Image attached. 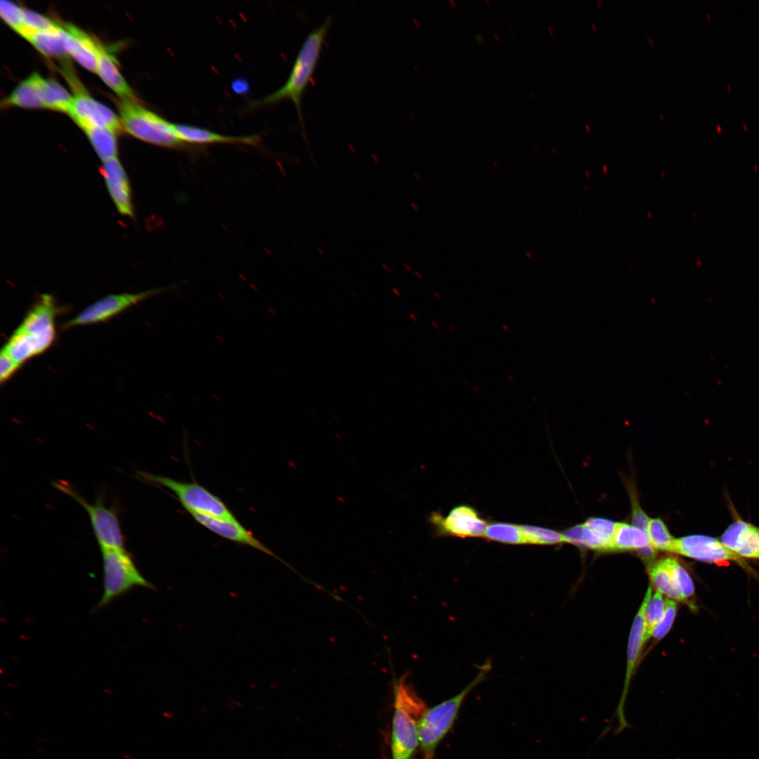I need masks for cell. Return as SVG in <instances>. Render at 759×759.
<instances>
[{
    "instance_id": "1",
    "label": "cell",
    "mask_w": 759,
    "mask_h": 759,
    "mask_svg": "<svg viewBox=\"0 0 759 759\" xmlns=\"http://www.w3.org/2000/svg\"><path fill=\"white\" fill-rule=\"evenodd\" d=\"M58 311L52 295L41 294L1 351L20 365L44 353L55 341Z\"/></svg>"
},
{
    "instance_id": "2",
    "label": "cell",
    "mask_w": 759,
    "mask_h": 759,
    "mask_svg": "<svg viewBox=\"0 0 759 759\" xmlns=\"http://www.w3.org/2000/svg\"><path fill=\"white\" fill-rule=\"evenodd\" d=\"M331 22V17L327 16L320 25L307 34L286 82L264 98L250 102L252 108L275 104L285 99L291 100L296 108L300 125L304 129L301 99L316 70Z\"/></svg>"
},
{
    "instance_id": "3",
    "label": "cell",
    "mask_w": 759,
    "mask_h": 759,
    "mask_svg": "<svg viewBox=\"0 0 759 759\" xmlns=\"http://www.w3.org/2000/svg\"><path fill=\"white\" fill-rule=\"evenodd\" d=\"M394 696L391 759H412L419 746L418 724L427 706L407 682L406 675L394 681Z\"/></svg>"
},
{
    "instance_id": "4",
    "label": "cell",
    "mask_w": 759,
    "mask_h": 759,
    "mask_svg": "<svg viewBox=\"0 0 759 759\" xmlns=\"http://www.w3.org/2000/svg\"><path fill=\"white\" fill-rule=\"evenodd\" d=\"M491 669L487 661L476 676L458 694L431 708H427L418 724L419 746L422 759H434L436 750L453 727L461 706L469 693L486 677Z\"/></svg>"
},
{
    "instance_id": "5",
    "label": "cell",
    "mask_w": 759,
    "mask_h": 759,
    "mask_svg": "<svg viewBox=\"0 0 759 759\" xmlns=\"http://www.w3.org/2000/svg\"><path fill=\"white\" fill-rule=\"evenodd\" d=\"M118 108L124 130L141 141L175 150H191L200 148L180 140L174 123L147 109L136 98H121Z\"/></svg>"
},
{
    "instance_id": "6",
    "label": "cell",
    "mask_w": 759,
    "mask_h": 759,
    "mask_svg": "<svg viewBox=\"0 0 759 759\" xmlns=\"http://www.w3.org/2000/svg\"><path fill=\"white\" fill-rule=\"evenodd\" d=\"M103 569V592L96 609H102L115 598L134 587L153 589L136 568L132 557L124 548H100Z\"/></svg>"
},
{
    "instance_id": "7",
    "label": "cell",
    "mask_w": 759,
    "mask_h": 759,
    "mask_svg": "<svg viewBox=\"0 0 759 759\" xmlns=\"http://www.w3.org/2000/svg\"><path fill=\"white\" fill-rule=\"evenodd\" d=\"M138 474L148 482L171 491L188 513L197 512L226 520L237 519L219 497L197 483L179 481L145 472H138Z\"/></svg>"
},
{
    "instance_id": "8",
    "label": "cell",
    "mask_w": 759,
    "mask_h": 759,
    "mask_svg": "<svg viewBox=\"0 0 759 759\" xmlns=\"http://www.w3.org/2000/svg\"><path fill=\"white\" fill-rule=\"evenodd\" d=\"M54 486L78 502L86 511L96 540L100 548H124L123 535L117 512L107 507L101 499L93 504L88 502L72 486L64 481H56Z\"/></svg>"
},
{
    "instance_id": "9",
    "label": "cell",
    "mask_w": 759,
    "mask_h": 759,
    "mask_svg": "<svg viewBox=\"0 0 759 759\" xmlns=\"http://www.w3.org/2000/svg\"><path fill=\"white\" fill-rule=\"evenodd\" d=\"M168 287H160L136 293L107 295L92 303L63 325L69 329L106 321L146 299L161 293Z\"/></svg>"
},
{
    "instance_id": "10",
    "label": "cell",
    "mask_w": 759,
    "mask_h": 759,
    "mask_svg": "<svg viewBox=\"0 0 759 759\" xmlns=\"http://www.w3.org/2000/svg\"><path fill=\"white\" fill-rule=\"evenodd\" d=\"M65 73L74 91L72 106L68 112L72 119H81L108 129L117 134L124 131L120 117L89 96L71 72L66 70Z\"/></svg>"
},
{
    "instance_id": "11",
    "label": "cell",
    "mask_w": 759,
    "mask_h": 759,
    "mask_svg": "<svg viewBox=\"0 0 759 759\" xmlns=\"http://www.w3.org/2000/svg\"><path fill=\"white\" fill-rule=\"evenodd\" d=\"M438 535H448L462 538L482 537L488 524L472 507L460 505L443 517L433 512L428 518Z\"/></svg>"
},
{
    "instance_id": "12",
    "label": "cell",
    "mask_w": 759,
    "mask_h": 759,
    "mask_svg": "<svg viewBox=\"0 0 759 759\" xmlns=\"http://www.w3.org/2000/svg\"><path fill=\"white\" fill-rule=\"evenodd\" d=\"M673 552L706 562L737 560V554L720 540L703 535H691L675 540Z\"/></svg>"
},
{
    "instance_id": "13",
    "label": "cell",
    "mask_w": 759,
    "mask_h": 759,
    "mask_svg": "<svg viewBox=\"0 0 759 759\" xmlns=\"http://www.w3.org/2000/svg\"><path fill=\"white\" fill-rule=\"evenodd\" d=\"M189 513L197 522L215 534L227 540L250 546L271 557H275L284 564L291 567L260 542L252 533L247 530L237 519L226 520L197 512Z\"/></svg>"
},
{
    "instance_id": "14",
    "label": "cell",
    "mask_w": 759,
    "mask_h": 759,
    "mask_svg": "<svg viewBox=\"0 0 759 759\" xmlns=\"http://www.w3.org/2000/svg\"><path fill=\"white\" fill-rule=\"evenodd\" d=\"M100 173L118 212L124 216L134 217V208L130 183L119 160L114 157L103 161Z\"/></svg>"
},
{
    "instance_id": "15",
    "label": "cell",
    "mask_w": 759,
    "mask_h": 759,
    "mask_svg": "<svg viewBox=\"0 0 759 759\" xmlns=\"http://www.w3.org/2000/svg\"><path fill=\"white\" fill-rule=\"evenodd\" d=\"M720 541L739 557L759 558V528L749 523L734 522L722 535Z\"/></svg>"
},
{
    "instance_id": "16",
    "label": "cell",
    "mask_w": 759,
    "mask_h": 759,
    "mask_svg": "<svg viewBox=\"0 0 759 759\" xmlns=\"http://www.w3.org/2000/svg\"><path fill=\"white\" fill-rule=\"evenodd\" d=\"M174 127L180 140L187 144L197 147L213 143L258 145L261 141L260 136L258 135L245 136H225L205 128L184 124L174 123Z\"/></svg>"
},
{
    "instance_id": "17",
    "label": "cell",
    "mask_w": 759,
    "mask_h": 759,
    "mask_svg": "<svg viewBox=\"0 0 759 759\" xmlns=\"http://www.w3.org/2000/svg\"><path fill=\"white\" fill-rule=\"evenodd\" d=\"M67 32V51L80 65L96 72L98 60V42L83 30L70 23L63 25Z\"/></svg>"
},
{
    "instance_id": "18",
    "label": "cell",
    "mask_w": 759,
    "mask_h": 759,
    "mask_svg": "<svg viewBox=\"0 0 759 759\" xmlns=\"http://www.w3.org/2000/svg\"><path fill=\"white\" fill-rule=\"evenodd\" d=\"M43 80L44 78L38 73H32L22 81L7 97L2 100L1 107L44 108L42 100Z\"/></svg>"
},
{
    "instance_id": "19",
    "label": "cell",
    "mask_w": 759,
    "mask_h": 759,
    "mask_svg": "<svg viewBox=\"0 0 759 759\" xmlns=\"http://www.w3.org/2000/svg\"><path fill=\"white\" fill-rule=\"evenodd\" d=\"M23 37L46 56L61 58L68 55L67 32L60 24L49 30L29 32Z\"/></svg>"
},
{
    "instance_id": "20",
    "label": "cell",
    "mask_w": 759,
    "mask_h": 759,
    "mask_svg": "<svg viewBox=\"0 0 759 759\" xmlns=\"http://www.w3.org/2000/svg\"><path fill=\"white\" fill-rule=\"evenodd\" d=\"M644 635L645 625L644 618V604L643 603H642L633 621L628 640L626 673L625 680V681L619 708V710L621 711L622 710V706L625 698L628 685L630 682L632 673L635 668L637 661L640 658L642 648L645 644ZM621 717L623 722H624V724L626 725V723H625V720H623L622 711Z\"/></svg>"
},
{
    "instance_id": "21",
    "label": "cell",
    "mask_w": 759,
    "mask_h": 759,
    "mask_svg": "<svg viewBox=\"0 0 759 759\" xmlns=\"http://www.w3.org/2000/svg\"><path fill=\"white\" fill-rule=\"evenodd\" d=\"M96 73L121 98H136L132 89L120 74L112 56L100 43Z\"/></svg>"
},
{
    "instance_id": "22",
    "label": "cell",
    "mask_w": 759,
    "mask_h": 759,
    "mask_svg": "<svg viewBox=\"0 0 759 759\" xmlns=\"http://www.w3.org/2000/svg\"><path fill=\"white\" fill-rule=\"evenodd\" d=\"M73 120L86 134L91 145L103 162L117 157V141L115 132L81 119Z\"/></svg>"
},
{
    "instance_id": "23",
    "label": "cell",
    "mask_w": 759,
    "mask_h": 759,
    "mask_svg": "<svg viewBox=\"0 0 759 759\" xmlns=\"http://www.w3.org/2000/svg\"><path fill=\"white\" fill-rule=\"evenodd\" d=\"M562 534L566 543L594 550L611 551L612 543L585 522L566 528Z\"/></svg>"
},
{
    "instance_id": "24",
    "label": "cell",
    "mask_w": 759,
    "mask_h": 759,
    "mask_svg": "<svg viewBox=\"0 0 759 759\" xmlns=\"http://www.w3.org/2000/svg\"><path fill=\"white\" fill-rule=\"evenodd\" d=\"M649 575L651 584L656 591L669 599L685 602L671 571L667 557L651 563L649 567Z\"/></svg>"
},
{
    "instance_id": "25",
    "label": "cell",
    "mask_w": 759,
    "mask_h": 759,
    "mask_svg": "<svg viewBox=\"0 0 759 759\" xmlns=\"http://www.w3.org/2000/svg\"><path fill=\"white\" fill-rule=\"evenodd\" d=\"M652 546L648 534L642 529L626 523H616L611 551H640Z\"/></svg>"
},
{
    "instance_id": "26",
    "label": "cell",
    "mask_w": 759,
    "mask_h": 759,
    "mask_svg": "<svg viewBox=\"0 0 759 759\" xmlns=\"http://www.w3.org/2000/svg\"><path fill=\"white\" fill-rule=\"evenodd\" d=\"M73 96L53 79H44L42 83V100L44 108L68 113Z\"/></svg>"
},
{
    "instance_id": "27",
    "label": "cell",
    "mask_w": 759,
    "mask_h": 759,
    "mask_svg": "<svg viewBox=\"0 0 759 759\" xmlns=\"http://www.w3.org/2000/svg\"><path fill=\"white\" fill-rule=\"evenodd\" d=\"M645 625V642L651 637L654 628L662 618L666 609V600L658 591L653 592L651 587L647 591L642 601Z\"/></svg>"
},
{
    "instance_id": "28",
    "label": "cell",
    "mask_w": 759,
    "mask_h": 759,
    "mask_svg": "<svg viewBox=\"0 0 759 759\" xmlns=\"http://www.w3.org/2000/svg\"><path fill=\"white\" fill-rule=\"evenodd\" d=\"M486 540L508 545H525L520 526L507 522L488 524L483 536Z\"/></svg>"
},
{
    "instance_id": "29",
    "label": "cell",
    "mask_w": 759,
    "mask_h": 759,
    "mask_svg": "<svg viewBox=\"0 0 759 759\" xmlns=\"http://www.w3.org/2000/svg\"><path fill=\"white\" fill-rule=\"evenodd\" d=\"M525 545H550L564 543L561 533L537 526L519 525Z\"/></svg>"
},
{
    "instance_id": "30",
    "label": "cell",
    "mask_w": 759,
    "mask_h": 759,
    "mask_svg": "<svg viewBox=\"0 0 759 759\" xmlns=\"http://www.w3.org/2000/svg\"><path fill=\"white\" fill-rule=\"evenodd\" d=\"M647 534L655 550L673 552L675 538H673L665 523L661 519H650Z\"/></svg>"
},
{
    "instance_id": "31",
    "label": "cell",
    "mask_w": 759,
    "mask_h": 759,
    "mask_svg": "<svg viewBox=\"0 0 759 759\" xmlns=\"http://www.w3.org/2000/svg\"><path fill=\"white\" fill-rule=\"evenodd\" d=\"M667 559L676 583L687 601L693 596L694 592L692 580L684 567L675 558L667 557Z\"/></svg>"
},
{
    "instance_id": "32",
    "label": "cell",
    "mask_w": 759,
    "mask_h": 759,
    "mask_svg": "<svg viewBox=\"0 0 759 759\" xmlns=\"http://www.w3.org/2000/svg\"><path fill=\"white\" fill-rule=\"evenodd\" d=\"M23 9L10 1H0V15L2 19L16 32L23 26Z\"/></svg>"
},
{
    "instance_id": "33",
    "label": "cell",
    "mask_w": 759,
    "mask_h": 759,
    "mask_svg": "<svg viewBox=\"0 0 759 759\" xmlns=\"http://www.w3.org/2000/svg\"><path fill=\"white\" fill-rule=\"evenodd\" d=\"M677 612V602L671 599H666V609L664 614L654 628L651 637L656 640H661L668 632L673 625Z\"/></svg>"
},
{
    "instance_id": "34",
    "label": "cell",
    "mask_w": 759,
    "mask_h": 759,
    "mask_svg": "<svg viewBox=\"0 0 759 759\" xmlns=\"http://www.w3.org/2000/svg\"><path fill=\"white\" fill-rule=\"evenodd\" d=\"M59 24L51 18L36 11L23 9V25L32 31H46L56 27Z\"/></svg>"
},
{
    "instance_id": "35",
    "label": "cell",
    "mask_w": 759,
    "mask_h": 759,
    "mask_svg": "<svg viewBox=\"0 0 759 759\" xmlns=\"http://www.w3.org/2000/svg\"><path fill=\"white\" fill-rule=\"evenodd\" d=\"M21 365L4 351L0 355V382L8 381Z\"/></svg>"
},
{
    "instance_id": "36",
    "label": "cell",
    "mask_w": 759,
    "mask_h": 759,
    "mask_svg": "<svg viewBox=\"0 0 759 759\" xmlns=\"http://www.w3.org/2000/svg\"><path fill=\"white\" fill-rule=\"evenodd\" d=\"M632 525L642 529L647 533L648 524L650 519L645 514V512L641 509L635 495H633L632 498Z\"/></svg>"
},
{
    "instance_id": "37",
    "label": "cell",
    "mask_w": 759,
    "mask_h": 759,
    "mask_svg": "<svg viewBox=\"0 0 759 759\" xmlns=\"http://www.w3.org/2000/svg\"><path fill=\"white\" fill-rule=\"evenodd\" d=\"M475 39L478 43L481 44L484 41V37L481 34H477L475 35Z\"/></svg>"
},
{
    "instance_id": "38",
    "label": "cell",
    "mask_w": 759,
    "mask_h": 759,
    "mask_svg": "<svg viewBox=\"0 0 759 759\" xmlns=\"http://www.w3.org/2000/svg\"><path fill=\"white\" fill-rule=\"evenodd\" d=\"M525 256L528 260H531L533 259V254L530 251H526Z\"/></svg>"
},
{
    "instance_id": "39",
    "label": "cell",
    "mask_w": 759,
    "mask_h": 759,
    "mask_svg": "<svg viewBox=\"0 0 759 759\" xmlns=\"http://www.w3.org/2000/svg\"><path fill=\"white\" fill-rule=\"evenodd\" d=\"M492 165L495 169H498V168L500 167V164H499L497 160H493L492 161Z\"/></svg>"
},
{
    "instance_id": "40",
    "label": "cell",
    "mask_w": 759,
    "mask_h": 759,
    "mask_svg": "<svg viewBox=\"0 0 759 759\" xmlns=\"http://www.w3.org/2000/svg\"><path fill=\"white\" fill-rule=\"evenodd\" d=\"M434 297H436V299H441V298H442V296H441V294H440L439 292H435L434 293Z\"/></svg>"
},
{
    "instance_id": "41",
    "label": "cell",
    "mask_w": 759,
    "mask_h": 759,
    "mask_svg": "<svg viewBox=\"0 0 759 759\" xmlns=\"http://www.w3.org/2000/svg\"><path fill=\"white\" fill-rule=\"evenodd\" d=\"M493 37H494V38H495V41H496L497 42H500V39L499 36H498V34H497L496 33H493Z\"/></svg>"
},
{
    "instance_id": "42",
    "label": "cell",
    "mask_w": 759,
    "mask_h": 759,
    "mask_svg": "<svg viewBox=\"0 0 759 759\" xmlns=\"http://www.w3.org/2000/svg\"><path fill=\"white\" fill-rule=\"evenodd\" d=\"M449 3H450V4H451V5H452V6H453V7H455V6H456V2H455V1H453V0H449Z\"/></svg>"
},
{
    "instance_id": "43",
    "label": "cell",
    "mask_w": 759,
    "mask_h": 759,
    "mask_svg": "<svg viewBox=\"0 0 759 759\" xmlns=\"http://www.w3.org/2000/svg\"><path fill=\"white\" fill-rule=\"evenodd\" d=\"M410 317L413 318L414 321H417V318L414 314H410Z\"/></svg>"
},
{
    "instance_id": "44",
    "label": "cell",
    "mask_w": 759,
    "mask_h": 759,
    "mask_svg": "<svg viewBox=\"0 0 759 759\" xmlns=\"http://www.w3.org/2000/svg\"><path fill=\"white\" fill-rule=\"evenodd\" d=\"M432 324L433 325L434 327H435L436 328L439 327V325L437 323H436L435 321H432Z\"/></svg>"
},
{
    "instance_id": "45",
    "label": "cell",
    "mask_w": 759,
    "mask_h": 759,
    "mask_svg": "<svg viewBox=\"0 0 759 759\" xmlns=\"http://www.w3.org/2000/svg\"><path fill=\"white\" fill-rule=\"evenodd\" d=\"M547 30H549V32H550V33L551 34H553V33H554V31H553V30H552V27H550V26H548V27H547Z\"/></svg>"
},
{
    "instance_id": "46",
    "label": "cell",
    "mask_w": 759,
    "mask_h": 759,
    "mask_svg": "<svg viewBox=\"0 0 759 759\" xmlns=\"http://www.w3.org/2000/svg\"><path fill=\"white\" fill-rule=\"evenodd\" d=\"M508 29H509L510 32H511V34H512V35H514V30L512 29V27L511 26H509Z\"/></svg>"
},
{
    "instance_id": "47",
    "label": "cell",
    "mask_w": 759,
    "mask_h": 759,
    "mask_svg": "<svg viewBox=\"0 0 759 759\" xmlns=\"http://www.w3.org/2000/svg\"><path fill=\"white\" fill-rule=\"evenodd\" d=\"M530 96L533 100H536V96L533 92H530Z\"/></svg>"
},
{
    "instance_id": "48",
    "label": "cell",
    "mask_w": 759,
    "mask_h": 759,
    "mask_svg": "<svg viewBox=\"0 0 759 759\" xmlns=\"http://www.w3.org/2000/svg\"><path fill=\"white\" fill-rule=\"evenodd\" d=\"M485 3L489 6L491 4V1L490 0H485Z\"/></svg>"
},
{
    "instance_id": "49",
    "label": "cell",
    "mask_w": 759,
    "mask_h": 759,
    "mask_svg": "<svg viewBox=\"0 0 759 759\" xmlns=\"http://www.w3.org/2000/svg\"><path fill=\"white\" fill-rule=\"evenodd\" d=\"M503 327H504V328H505V330L507 329V331H508V330H509V328H507V325H503Z\"/></svg>"
},
{
    "instance_id": "50",
    "label": "cell",
    "mask_w": 759,
    "mask_h": 759,
    "mask_svg": "<svg viewBox=\"0 0 759 759\" xmlns=\"http://www.w3.org/2000/svg\"><path fill=\"white\" fill-rule=\"evenodd\" d=\"M534 145H535L536 149H538V145L536 143H534Z\"/></svg>"
}]
</instances>
